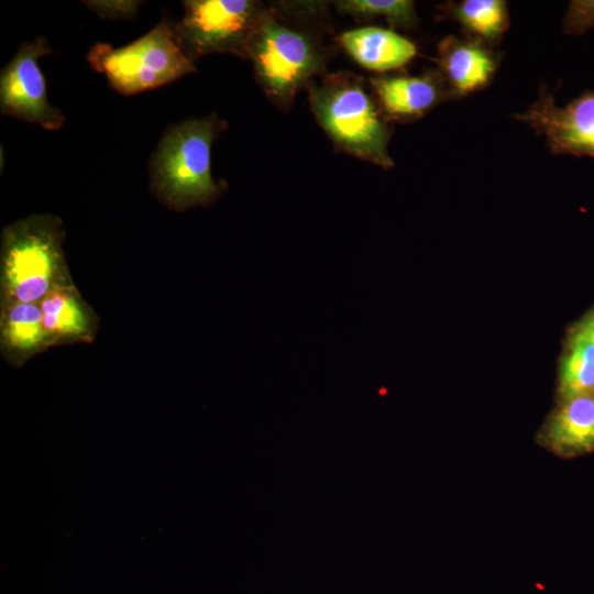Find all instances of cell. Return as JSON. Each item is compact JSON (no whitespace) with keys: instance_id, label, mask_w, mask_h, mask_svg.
I'll use <instances>...</instances> for the list:
<instances>
[{"instance_id":"1","label":"cell","mask_w":594,"mask_h":594,"mask_svg":"<svg viewBox=\"0 0 594 594\" xmlns=\"http://www.w3.org/2000/svg\"><path fill=\"white\" fill-rule=\"evenodd\" d=\"M58 217L32 215L3 228L0 244V306L40 302L74 284L63 250Z\"/></svg>"},{"instance_id":"2","label":"cell","mask_w":594,"mask_h":594,"mask_svg":"<svg viewBox=\"0 0 594 594\" xmlns=\"http://www.w3.org/2000/svg\"><path fill=\"white\" fill-rule=\"evenodd\" d=\"M224 122L215 114L166 130L150 162L151 189L165 206L184 211L213 202L223 190L211 175V146Z\"/></svg>"},{"instance_id":"3","label":"cell","mask_w":594,"mask_h":594,"mask_svg":"<svg viewBox=\"0 0 594 594\" xmlns=\"http://www.w3.org/2000/svg\"><path fill=\"white\" fill-rule=\"evenodd\" d=\"M309 103L318 123L341 151L384 168L392 131L373 94L351 73L322 75L308 84Z\"/></svg>"},{"instance_id":"4","label":"cell","mask_w":594,"mask_h":594,"mask_svg":"<svg viewBox=\"0 0 594 594\" xmlns=\"http://www.w3.org/2000/svg\"><path fill=\"white\" fill-rule=\"evenodd\" d=\"M248 58L267 97L287 108L297 92L322 73L328 54L312 32L265 8L250 41Z\"/></svg>"},{"instance_id":"5","label":"cell","mask_w":594,"mask_h":594,"mask_svg":"<svg viewBox=\"0 0 594 594\" xmlns=\"http://www.w3.org/2000/svg\"><path fill=\"white\" fill-rule=\"evenodd\" d=\"M87 61L114 90L128 96L155 89L196 72L194 61L176 38L173 24L165 19L125 46L95 44Z\"/></svg>"},{"instance_id":"6","label":"cell","mask_w":594,"mask_h":594,"mask_svg":"<svg viewBox=\"0 0 594 594\" xmlns=\"http://www.w3.org/2000/svg\"><path fill=\"white\" fill-rule=\"evenodd\" d=\"M184 14L173 24L176 38L195 61L208 54L248 58L252 35L266 7L252 0H188Z\"/></svg>"},{"instance_id":"7","label":"cell","mask_w":594,"mask_h":594,"mask_svg":"<svg viewBox=\"0 0 594 594\" xmlns=\"http://www.w3.org/2000/svg\"><path fill=\"white\" fill-rule=\"evenodd\" d=\"M46 38L23 43L0 76V110L46 130L62 128L65 117L47 98L46 82L38 59L51 54Z\"/></svg>"},{"instance_id":"8","label":"cell","mask_w":594,"mask_h":594,"mask_svg":"<svg viewBox=\"0 0 594 594\" xmlns=\"http://www.w3.org/2000/svg\"><path fill=\"white\" fill-rule=\"evenodd\" d=\"M514 118L544 136L553 154L594 157V90L559 107L541 86L536 101Z\"/></svg>"},{"instance_id":"9","label":"cell","mask_w":594,"mask_h":594,"mask_svg":"<svg viewBox=\"0 0 594 594\" xmlns=\"http://www.w3.org/2000/svg\"><path fill=\"white\" fill-rule=\"evenodd\" d=\"M373 96L385 118L411 122L451 98L439 72L384 75L370 79Z\"/></svg>"},{"instance_id":"10","label":"cell","mask_w":594,"mask_h":594,"mask_svg":"<svg viewBox=\"0 0 594 594\" xmlns=\"http://www.w3.org/2000/svg\"><path fill=\"white\" fill-rule=\"evenodd\" d=\"M437 64L451 98H459L490 85L498 67V55L481 40L449 35L438 45Z\"/></svg>"},{"instance_id":"11","label":"cell","mask_w":594,"mask_h":594,"mask_svg":"<svg viewBox=\"0 0 594 594\" xmlns=\"http://www.w3.org/2000/svg\"><path fill=\"white\" fill-rule=\"evenodd\" d=\"M38 304L52 346L95 341L99 318L75 283L53 290Z\"/></svg>"},{"instance_id":"12","label":"cell","mask_w":594,"mask_h":594,"mask_svg":"<svg viewBox=\"0 0 594 594\" xmlns=\"http://www.w3.org/2000/svg\"><path fill=\"white\" fill-rule=\"evenodd\" d=\"M51 348L40 304L12 302L0 306V353L10 366L21 367Z\"/></svg>"},{"instance_id":"13","label":"cell","mask_w":594,"mask_h":594,"mask_svg":"<svg viewBox=\"0 0 594 594\" xmlns=\"http://www.w3.org/2000/svg\"><path fill=\"white\" fill-rule=\"evenodd\" d=\"M338 42L358 64L378 73L402 68L417 55L414 42L380 26L348 30Z\"/></svg>"},{"instance_id":"14","label":"cell","mask_w":594,"mask_h":594,"mask_svg":"<svg viewBox=\"0 0 594 594\" xmlns=\"http://www.w3.org/2000/svg\"><path fill=\"white\" fill-rule=\"evenodd\" d=\"M544 439L556 451L579 454L594 449V393L561 398L544 426Z\"/></svg>"},{"instance_id":"15","label":"cell","mask_w":594,"mask_h":594,"mask_svg":"<svg viewBox=\"0 0 594 594\" xmlns=\"http://www.w3.org/2000/svg\"><path fill=\"white\" fill-rule=\"evenodd\" d=\"M439 19L461 24L464 35L493 44L506 32L509 19L505 1L463 0L438 6Z\"/></svg>"},{"instance_id":"16","label":"cell","mask_w":594,"mask_h":594,"mask_svg":"<svg viewBox=\"0 0 594 594\" xmlns=\"http://www.w3.org/2000/svg\"><path fill=\"white\" fill-rule=\"evenodd\" d=\"M594 393V341L575 324L568 332L559 363V395Z\"/></svg>"},{"instance_id":"17","label":"cell","mask_w":594,"mask_h":594,"mask_svg":"<svg viewBox=\"0 0 594 594\" xmlns=\"http://www.w3.org/2000/svg\"><path fill=\"white\" fill-rule=\"evenodd\" d=\"M339 12L360 20L384 18L391 28L413 29L417 24L414 1L342 0L333 2Z\"/></svg>"},{"instance_id":"18","label":"cell","mask_w":594,"mask_h":594,"mask_svg":"<svg viewBox=\"0 0 594 594\" xmlns=\"http://www.w3.org/2000/svg\"><path fill=\"white\" fill-rule=\"evenodd\" d=\"M594 26V1H572L564 19V31L582 34Z\"/></svg>"},{"instance_id":"19","label":"cell","mask_w":594,"mask_h":594,"mask_svg":"<svg viewBox=\"0 0 594 594\" xmlns=\"http://www.w3.org/2000/svg\"><path fill=\"white\" fill-rule=\"evenodd\" d=\"M90 3L91 9H94L98 14L105 15L108 18H113V15H117V18H128L130 14H134L136 12V8L139 7V2H130V1H116V2H87Z\"/></svg>"},{"instance_id":"20","label":"cell","mask_w":594,"mask_h":594,"mask_svg":"<svg viewBox=\"0 0 594 594\" xmlns=\"http://www.w3.org/2000/svg\"><path fill=\"white\" fill-rule=\"evenodd\" d=\"M574 324L594 341V305Z\"/></svg>"}]
</instances>
